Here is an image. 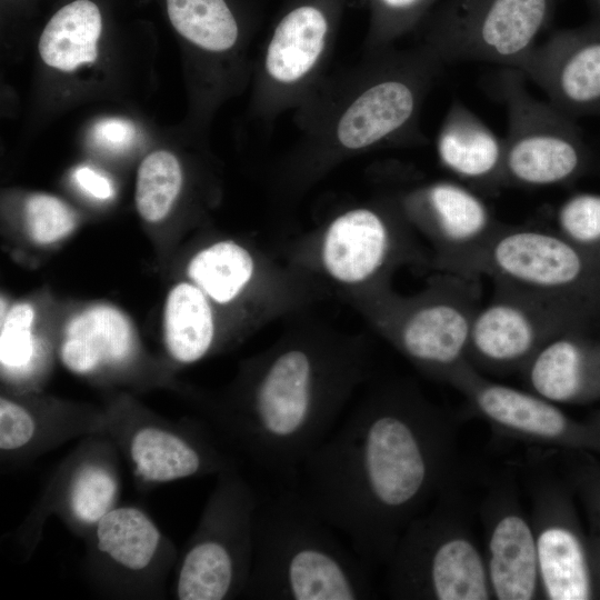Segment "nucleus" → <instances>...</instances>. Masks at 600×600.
<instances>
[{"label": "nucleus", "instance_id": "nucleus-33", "mask_svg": "<svg viewBox=\"0 0 600 600\" xmlns=\"http://www.w3.org/2000/svg\"><path fill=\"white\" fill-rule=\"evenodd\" d=\"M34 432V421L30 413L6 398L0 400V448L16 450L27 444Z\"/></svg>", "mask_w": 600, "mask_h": 600}, {"label": "nucleus", "instance_id": "nucleus-24", "mask_svg": "<svg viewBox=\"0 0 600 600\" xmlns=\"http://www.w3.org/2000/svg\"><path fill=\"white\" fill-rule=\"evenodd\" d=\"M130 456L137 473L147 481L167 482L201 471L204 453L193 443L158 428L140 429L131 440Z\"/></svg>", "mask_w": 600, "mask_h": 600}, {"label": "nucleus", "instance_id": "nucleus-2", "mask_svg": "<svg viewBox=\"0 0 600 600\" xmlns=\"http://www.w3.org/2000/svg\"><path fill=\"white\" fill-rule=\"evenodd\" d=\"M368 372L361 340L290 333L251 363L227 426L261 467L294 487Z\"/></svg>", "mask_w": 600, "mask_h": 600}, {"label": "nucleus", "instance_id": "nucleus-11", "mask_svg": "<svg viewBox=\"0 0 600 600\" xmlns=\"http://www.w3.org/2000/svg\"><path fill=\"white\" fill-rule=\"evenodd\" d=\"M401 212L430 243L434 268L456 273L484 248L501 224L482 194L448 180L408 193Z\"/></svg>", "mask_w": 600, "mask_h": 600}, {"label": "nucleus", "instance_id": "nucleus-25", "mask_svg": "<svg viewBox=\"0 0 600 600\" xmlns=\"http://www.w3.org/2000/svg\"><path fill=\"white\" fill-rule=\"evenodd\" d=\"M99 549L121 566L146 568L158 548L160 533L154 523L136 508H116L97 522Z\"/></svg>", "mask_w": 600, "mask_h": 600}, {"label": "nucleus", "instance_id": "nucleus-17", "mask_svg": "<svg viewBox=\"0 0 600 600\" xmlns=\"http://www.w3.org/2000/svg\"><path fill=\"white\" fill-rule=\"evenodd\" d=\"M441 164L480 194L506 187L504 141L462 102L448 111L437 142Z\"/></svg>", "mask_w": 600, "mask_h": 600}, {"label": "nucleus", "instance_id": "nucleus-21", "mask_svg": "<svg viewBox=\"0 0 600 600\" xmlns=\"http://www.w3.org/2000/svg\"><path fill=\"white\" fill-rule=\"evenodd\" d=\"M214 304L191 281L177 283L163 310V334L170 356L180 363L204 358L217 340Z\"/></svg>", "mask_w": 600, "mask_h": 600}, {"label": "nucleus", "instance_id": "nucleus-34", "mask_svg": "<svg viewBox=\"0 0 600 600\" xmlns=\"http://www.w3.org/2000/svg\"><path fill=\"white\" fill-rule=\"evenodd\" d=\"M136 136L133 124L124 119H103L96 123L92 140L109 151H121L130 146Z\"/></svg>", "mask_w": 600, "mask_h": 600}, {"label": "nucleus", "instance_id": "nucleus-14", "mask_svg": "<svg viewBox=\"0 0 600 600\" xmlns=\"http://www.w3.org/2000/svg\"><path fill=\"white\" fill-rule=\"evenodd\" d=\"M491 502L486 524V563L497 600H532L540 596L532 522L510 497Z\"/></svg>", "mask_w": 600, "mask_h": 600}, {"label": "nucleus", "instance_id": "nucleus-37", "mask_svg": "<svg viewBox=\"0 0 600 600\" xmlns=\"http://www.w3.org/2000/svg\"><path fill=\"white\" fill-rule=\"evenodd\" d=\"M594 7L598 9L599 11V14H600V0H592ZM600 23V22H599Z\"/></svg>", "mask_w": 600, "mask_h": 600}, {"label": "nucleus", "instance_id": "nucleus-1", "mask_svg": "<svg viewBox=\"0 0 600 600\" xmlns=\"http://www.w3.org/2000/svg\"><path fill=\"white\" fill-rule=\"evenodd\" d=\"M452 424L413 386L370 389L302 464L296 488L369 566L387 564L444 489Z\"/></svg>", "mask_w": 600, "mask_h": 600}, {"label": "nucleus", "instance_id": "nucleus-3", "mask_svg": "<svg viewBox=\"0 0 600 600\" xmlns=\"http://www.w3.org/2000/svg\"><path fill=\"white\" fill-rule=\"evenodd\" d=\"M296 487L258 507L250 594L269 600H368L369 567Z\"/></svg>", "mask_w": 600, "mask_h": 600}, {"label": "nucleus", "instance_id": "nucleus-10", "mask_svg": "<svg viewBox=\"0 0 600 600\" xmlns=\"http://www.w3.org/2000/svg\"><path fill=\"white\" fill-rule=\"evenodd\" d=\"M558 0H447L432 42L449 62L518 68L550 26Z\"/></svg>", "mask_w": 600, "mask_h": 600}, {"label": "nucleus", "instance_id": "nucleus-13", "mask_svg": "<svg viewBox=\"0 0 600 600\" xmlns=\"http://www.w3.org/2000/svg\"><path fill=\"white\" fill-rule=\"evenodd\" d=\"M448 383L491 424L510 434L549 446L570 437V420L556 403L530 390L489 380L469 362Z\"/></svg>", "mask_w": 600, "mask_h": 600}, {"label": "nucleus", "instance_id": "nucleus-27", "mask_svg": "<svg viewBox=\"0 0 600 600\" xmlns=\"http://www.w3.org/2000/svg\"><path fill=\"white\" fill-rule=\"evenodd\" d=\"M166 1L171 24L194 44L224 51L236 43L238 26L224 0Z\"/></svg>", "mask_w": 600, "mask_h": 600}, {"label": "nucleus", "instance_id": "nucleus-9", "mask_svg": "<svg viewBox=\"0 0 600 600\" xmlns=\"http://www.w3.org/2000/svg\"><path fill=\"white\" fill-rule=\"evenodd\" d=\"M599 321L600 313L588 308L493 282L472 322L468 362L479 372L521 371L551 339L590 332Z\"/></svg>", "mask_w": 600, "mask_h": 600}, {"label": "nucleus", "instance_id": "nucleus-4", "mask_svg": "<svg viewBox=\"0 0 600 600\" xmlns=\"http://www.w3.org/2000/svg\"><path fill=\"white\" fill-rule=\"evenodd\" d=\"M480 278L439 271L403 296L390 286L351 296L376 331L430 378L447 382L466 363L481 301Z\"/></svg>", "mask_w": 600, "mask_h": 600}, {"label": "nucleus", "instance_id": "nucleus-30", "mask_svg": "<svg viewBox=\"0 0 600 600\" xmlns=\"http://www.w3.org/2000/svg\"><path fill=\"white\" fill-rule=\"evenodd\" d=\"M33 307L28 302L14 304L2 318L0 332V361L10 373L27 371L36 353L32 324Z\"/></svg>", "mask_w": 600, "mask_h": 600}, {"label": "nucleus", "instance_id": "nucleus-22", "mask_svg": "<svg viewBox=\"0 0 600 600\" xmlns=\"http://www.w3.org/2000/svg\"><path fill=\"white\" fill-rule=\"evenodd\" d=\"M101 28L98 6L90 0H74L51 17L40 37L39 53L49 67L73 71L96 61Z\"/></svg>", "mask_w": 600, "mask_h": 600}, {"label": "nucleus", "instance_id": "nucleus-31", "mask_svg": "<svg viewBox=\"0 0 600 600\" xmlns=\"http://www.w3.org/2000/svg\"><path fill=\"white\" fill-rule=\"evenodd\" d=\"M117 493L112 474L99 466H87L72 484L70 504L74 516L86 523L98 522L111 510Z\"/></svg>", "mask_w": 600, "mask_h": 600}, {"label": "nucleus", "instance_id": "nucleus-23", "mask_svg": "<svg viewBox=\"0 0 600 600\" xmlns=\"http://www.w3.org/2000/svg\"><path fill=\"white\" fill-rule=\"evenodd\" d=\"M327 20L311 6L290 11L278 24L269 43L266 67L279 82L302 78L318 60L327 34Z\"/></svg>", "mask_w": 600, "mask_h": 600}, {"label": "nucleus", "instance_id": "nucleus-8", "mask_svg": "<svg viewBox=\"0 0 600 600\" xmlns=\"http://www.w3.org/2000/svg\"><path fill=\"white\" fill-rule=\"evenodd\" d=\"M412 227L370 208L333 218L296 256L300 273H314L349 296L390 286L394 270L421 257Z\"/></svg>", "mask_w": 600, "mask_h": 600}, {"label": "nucleus", "instance_id": "nucleus-15", "mask_svg": "<svg viewBox=\"0 0 600 600\" xmlns=\"http://www.w3.org/2000/svg\"><path fill=\"white\" fill-rule=\"evenodd\" d=\"M540 596L548 600H586L591 581L583 546L561 519L551 486L538 488L532 519Z\"/></svg>", "mask_w": 600, "mask_h": 600}, {"label": "nucleus", "instance_id": "nucleus-19", "mask_svg": "<svg viewBox=\"0 0 600 600\" xmlns=\"http://www.w3.org/2000/svg\"><path fill=\"white\" fill-rule=\"evenodd\" d=\"M133 331L117 308L96 304L74 316L66 328L61 360L72 372L89 373L102 364H118L132 352Z\"/></svg>", "mask_w": 600, "mask_h": 600}, {"label": "nucleus", "instance_id": "nucleus-16", "mask_svg": "<svg viewBox=\"0 0 600 600\" xmlns=\"http://www.w3.org/2000/svg\"><path fill=\"white\" fill-rule=\"evenodd\" d=\"M189 281L200 288L214 306L239 302L256 287L300 292L298 280L273 262L266 266L246 246L223 239L197 251L190 259Z\"/></svg>", "mask_w": 600, "mask_h": 600}, {"label": "nucleus", "instance_id": "nucleus-32", "mask_svg": "<svg viewBox=\"0 0 600 600\" xmlns=\"http://www.w3.org/2000/svg\"><path fill=\"white\" fill-rule=\"evenodd\" d=\"M27 230L39 244H50L68 236L77 226L74 210L57 197L37 193L24 206Z\"/></svg>", "mask_w": 600, "mask_h": 600}, {"label": "nucleus", "instance_id": "nucleus-20", "mask_svg": "<svg viewBox=\"0 0 600 600\" xmlns=\"http://www.w3.org/2000/svg\"><path fill=\"white\" fill-rule=\"evenodd\" d=\"M417 109L416 87L389 78L367 89L341 117L337 136L342 146L360 149L403 129Z\"/></svg>", "mask_w": 600, "mask_h": 600}, {"label": "nucleus", "instance_id": "nucleus-35", "mask_svg": "<svg viewBox=\"0 0 600 600\" xmlns=\"http://www.w3.org/2000/svg\"><path fill=\"white\" fill-rule=\"evenodd\" d=\"M74 178L86 192L97 199H108L112 196L111 182L88 167L79 168L74 173Z\"/></svg>", "mask_w": 600, "mask_h": 600}, {"label": "nucleus", "instance_id": "nucleus-26", "mask_svg": "<svg viewBox=\"0 0 600 600\" xmlns=\"http://www.w3.org/2000/svg\"><path fill=\"white\" fill-rule=\"evenodd\" d=\"M249 576L229 556L198 540L187 552L178 578L181 600H221L228 598Z\"/></svg>", "mask_w": 600, "mask_h": 600}, {"label": "nucleus", "instance_id": "nucleus-18", "mask_svg": "<svg viewBox=\"0 0 600 600\" xmlns=\"http://www.w3.org/2000/svg\"><path fill=\"white\" fill-rule=\"evenodd\" d=\"M530 391L569 403L600 391V342L589 331L562 333L547 342L521 370Z\"/></svg>", "mask_w": 600, "mask_h": 600}, {"label": "nucleus", "instance_id": "nucleus-36", "mask_svg": "<svg viewBox=\"0 0 600 600\" xmlns=\"http://www.w3.org/2000/svg\"><path fill=\"white\" fill-rule=\"evenodd\" d=\"M380 3L396 16H412L429 0H379Z\"/></svg>", "mask_w": 600, "mask_h": 600}, {"label": "nucleus", "instance_id": "nucleus-5", "mask_svg": "<svg viewBox=\"0 0 600 600\" xmlns=\"http://www.w3.org/2000/svg\"><path fill=\"white\" fill-rule=\"evenodd\" d=\"M516 68H501L487 83L507 110L503 176L506 186H563L586 176L592 153L574 119L532 96Z\"/></svg>", "mask_w": 600, "mask_h": 600}, {"label": "nucleus", "instance_id": "nucleus-29", "mask_svg": "<svg viewBox=\"0 0 600 600\" xmlns=\"http://www.w3.org/2000/svg\"><path fill=\"white\" fill-rule=\"evenodd\" d=\"M554 229L600 263V193L577 192L554 211Z\"/></svg>", "mask_w": 600, "mask_h": 600}, {"label": "nucleus", "instance_id": "nucleus-7", "mask_svg": "<svg viewBox=\"0 0 600 600\" xmlns=\"http://www.w3.org/2000/svg\"><path fill=\"white\" fill-rule=\"evenodd\" d=\"M600 313V263L554 228L501 223L459 272Z\"/></svg>", "mask_w": 600, "mask_h": 600}, {"label": "nucleus", "instance_id": "nucleus-12", "mask_svg": "<svg viewBox=\"0 0 600 600\" xmlns=\"http://www.w3.org/2000/svg\"><path fill=\"white\" fill-rule=\"evenodd\" d=\"M566 116H600V23L558 30L518 68Z\"/></svg>", "mask_w": 600, "mask_h": 600}, {"label": "nucleus", "instance_id": "nucleus-28", "mask_svg": "<svg viewBox=\"0 0 600 600\" xmlns=\"http://www.w3.org/2000/svg\"><path fill=\"white\" fill-rule=\"evenodd\" d=\"M182 187L177 158L163 150L148 154L141 162L136 184V206L148 222L167 217Z\"/></svg>", "mask_w": 600, "mask_h": 600}, {"label": "nucleus", "instance_id": "nucleus-6", "mask_svg": "<svg viewBox=\"0 0 600 600\" xmlns=\"http://www.w3.org/2000/svg\"><path fill=\"white\" fill-rule=\"evenodd\" d=\"M387 569L394 599H492L484 554L443 501L410 523Z\"/></svg>", "mask_w": 600, "mask_h": 600}]
</instances>
